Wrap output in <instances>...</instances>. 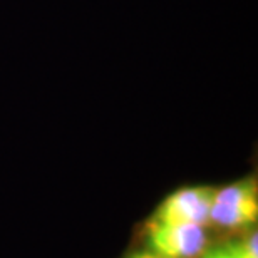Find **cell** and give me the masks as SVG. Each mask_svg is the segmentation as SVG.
<instances>
[{"mask_svg":"<svg viewBox=\"0 0 258 258\" xmlns=\"http://www.w3.org/2000/svg\"><path fill=\"white\" fill-rule=\"evenodd\" d=\"M258 218V181L255 174L236 179L213 191L210 223L228 230L250 228Z\"/></svg>","mask_w":258,"mask_h":258,"instance_id":"obj_1","label":"cell"},{"mask_svg":"<svg viewBox=\"0 0 258 258\" xmlns=\"http://www.w3.org/2000/svg\"><path fill=\"white\" fill-rule=\"evenodd\" d=\"M148 245L163 258H201L208 250L206 228L195 223H146Z\"/></svg>","mask_w":258,"mask_h":258,"instance_id":"obj_2","label":"cell"},{"mask_svg":"<svg viewBox=\"0 0 258 258\" xmlns=\"http://www.w3.org/2000/svg\"><path fill=\"white\" fill-rule=\"evenodd\" d=\"M215 188L206 184L183 186L169 193L148 221L154 223H210V206Z\"/></svg>","mask_w":258,"mask_h":258,"instance_id":"obj_3","label":"cell"},{"mask_svg":"<svg viewBox=\"0 0 258 258\" xmlns=\"http://www.w3.org/2000/svg\"><path fill=\"white\" fill-rule=\"evenodd\" d=\"M230 250L236 258H258V233L256 230L250 231L245 238L228 243Z\"/></svg>","mask_w":258,"mask_h":258,"instance_id":"obj_4","label":"cell"},{"mask_svg":"<svg viewBox=\"0 0 258 258\" xmlns=\"http://www.w3.org/2000/svg\"><path fill=\"white\" fill-rule=\"evenodd\" d=\"M201 258H236L233 255V251L230 250V246H220V248H211L206 250Z\"/></svg>","mask_w":258,"mask_h":258,"instance_id":"obj_5","label":"cell"},{"mask_svg":"<svg viewBox=\"0 0 258 258\" xmlns=\"http://www.w3.org/2000/svg\"><path fill=\"white\" fill-rule=\"evenodd\" d=\"M127 258H163L156 253H153V251H139V253H133L129 255Z\"/></svg>","mask_w":258,"mask_h":258,"instance_id":"obj_6","label":"cell"}]
</instances>
